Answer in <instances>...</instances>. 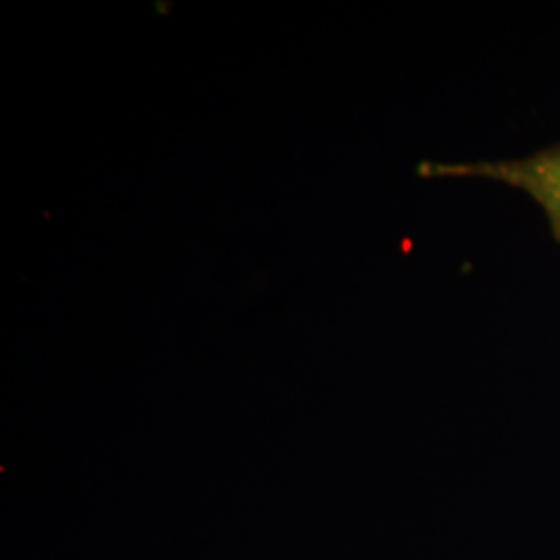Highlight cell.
I'll list each match as a JSON object with an SVG mask.
<instances>
[{"label":"cell","mask_w":560,"mask_h":560,"mask_svg":"<svg viewBox=\"0 0 560 560\" xmlns=\"http://www.w3.org/2000/svg\"><path fill=\"white\" fill-rule=\"evenodd\" d=\"M423 171L434 175L499 180L520 189L540 206L560 243V143L521 159L457 166H423Z\"/></svg>","instance_id":"obj_1"}]
</instances>
